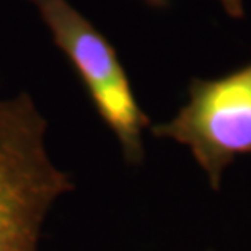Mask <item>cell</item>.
<instances>
[{
	"mask_svg": "<svg viewBox=\"0 0 251 251\" xmlns=\"http://www.w3.org/2000/svg\"><path fill=\"white\" fill-rule=\"evenodd\" d=\"M75 189L48 149V121L26 92L0 98V251H39L46 220Z\"/></svg>",
	"mask_w": 251,
	"mask_h": 251,
	"instance_id": "obj_1",
	"label": "cell"
},
{
	"mask_svg": "<svg viewBox=\"0 0 251 251\" xmlns=\"http://www.w3.org/2000/svg\"><path fill=\"white\" fill-rule=\"evenodd\" d=\"M28 2L36 8L54 44L78 74L98 116L116 137L126 163L142 165L144 132L150 127V118L135 100L116 49L67 0Z\"/></svg>",
	"mask_w": 251,
	"mask_h": 251,
	"instance_id": "obj_2",
	"label": "cell"
},
{
	"mask_svg": "<svg viewBox=\"0 0 251 251\" xmlns=\"http://www.w3.org/2000/svg\"><path fill=\"white\" fill-rule=\"evenodd\" d=\"M188 93V103L170 121L150 126V132L186 145L209 186L219 191L225 168L251 153V64L224 78H193Z\"/></svg>",
	"mask_w": 251,
	"mask_h": 251,
	"instance_id": "obj_3",
	"label": "cell"
},
{
	"mask_svg": "<svg viewBox=\"0 0 251 251\" xmlns=\"http://www.w3.org/2000/svg\"><path fill=\"white\" fill-rule=\"evenodd\" d=\"M224 10L227 12L230 17L233 18H242L245 15L243 10V0H219Z\"/></svg>",
	"mask_w": 251,
	"mask_h": 251,
	"instance_id": "obj_4",
	"label": "cell"
},
{
	"mask_svg": "<svg viewBox=\"0 0 251 251\" xmlns=\"http://www.w3.org/2000/svg\"><path fill=\"white\" fill-rule=\"evenodd\" d=\"M207 251H214V250H207Z\"/></svg>",
	"mask_w": 251,
	"mask_h": 251,
	"instance_id": "obj_5",
	"label": "cell"
}]
</instances>
